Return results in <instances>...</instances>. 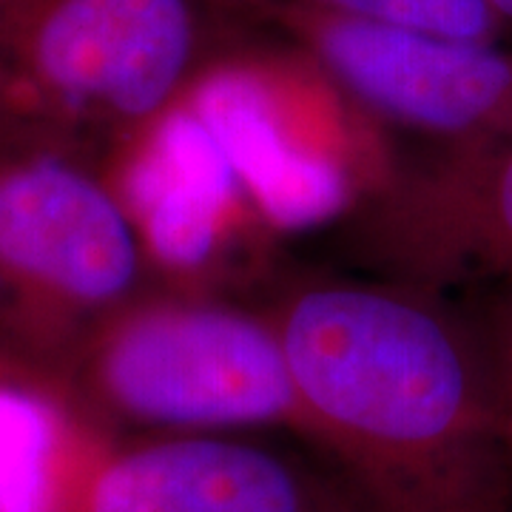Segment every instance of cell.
Wrapping results in <instances>:
<instances>
[{
    "instance_id": "1",
    "label": "cell",
    "mask_w": 512,
    "mask_h": 512,
    "mask_svg": "<svg viewBox=\"0 0 512 512\" xmlns=\"http://www.w3.org/2000/svg\"><path fill=\"white\" fill-rule=\"evenodd\" d=\"M302 436L370 512H512L476 319L379 276L296 282L265 308Z\"/></svg>"
},
{
    "instance_id": "2",
    "label": "cell",
    "mask_w": 512,
    "mask_h": 512,
    "mask_svg": "<svg viewBox=\"0 0 512 512\" xmlns=\"http://www.w3.org/2000/svg\"><path fill=\"white\" fill-rule=\"evenodd\" d=\"M225 0H6L0 146L66 151L106 174L222 55Z\"/></svg>"
},
{
    "instance_id": "3",
    "label": "cell",
    "mask_w": 512,
    "mask_h": 512,
    "mask_svg": "<svg viewBox=\"0 0 512 512\" xmlns=\"http://www.w3.org/2000/svg\"><path fill=\"white\" fill-rule=\"evenodd\" d=\"M109 436H302V402L268 311L157 282L106 313L40 379Z\"/></svg>"
},
{
    "instance_id": "4",
    "label": "cell",
    "mask_w": 512,
    "mask_h": 512,
    "mask_svg": "<svg viewBox=\"0 0 512 512\" xmlns=\"http://www.w3.org/2000/svg\"><path fill=\"white\" fill-rule=\"evenodd\" d=\"M163 282L100 165L0 146V367L40 382L114 308Z\"/></svg>"
},
{
    "instance_id": "5",
    "label": "cell",
    "mask_w": 512,
    "mask_h": 512,
    "mask_svg": "<svg viewBox=\"0 0 512 512\" xmlns=\"http://www.w3.org/2000/svg\"><path fill=\"white\" fill-rule=\"evenodd\" d=\"M225 3L311 57L373 123L441 148L512 143L510 40L345 18L293 0Z\"/></svg>"
},
{
    "instance_id": "6",
    "label": "cell",
    "mask_w": 512,
    "mask_h": 512,
    "mask_svg": "<svg viewBox=\"0 0 512 512\" xmlns=\"http://www.w3.org/2000/svg\"><path fill=\"white\" fill-rule=\"evenodd\" d=\"M342 248L370 276L433 293L512 276V143L396 157L356 202Z\"/></svg>"
},
{
    "instance_id": "7",
    "label": "cell",
    "mask_w": 512,
    "mask_h": 512,
    "mask_svg": "<svg viewBox=\"0 0 512 512\" xmlns=\"http://www.w3.org/2000/svg\"><path fill=\"white\" fill-rule=\"evenodd\" d=\"M63 512H370L328 461L242 433L109 436L94 427Z\"/></svg>"
},
{
    "instance_id": "8",
    "label": "cell",
    "mask_w": 512,
    "mask_h": 512,
    "mask_svg": "<svg viewBox=\"0 0 512 512\" xmlns=\"http://www.w3.org/2000/svg\"><path fill=\"white\" fill-rule=\"evenodd\" d=\"M345 18L376 20L410 26L421 32L473 37V40H510L512 32L481 0H293Z\"/></svg>"
},
{
    "instance_id": "9",
    "label": "cell",
    "mask_w": 512,
    "mask_h": 512,
    "mask_svg": "<svg viewBox=\"0 0 512 512\" xmlns=\"http://www.w3.org/2000/svg\"><path fill=\"white\" fill-rule=\"evenodd\" d=\"M476 322L490 367L498 430L512 470V276L495 282L490 308Z\"/></svg>"
},
{
    "instance_id": "10",
    "label": "cell",
    "mask_w": 512,
    "mask_h": 512,
    "mask_svg": "<svg viewBox=\"0 0 512 512\" xmlns=\"http://www.w3.org/2000/svg\"><path fill=\"white\" fill-rule=\"evenodd\" d=\"M481 3L512 32V0H481Z\"/></svg>"
},
{
    "instance_id": "11",
    "label": "cell",
    "mask_w": 512,
    "mask_h": 512,
    "mask_svg": "<svg viewBox=\"0 0 512 512\" xmlns=\"http://www.w3.org/2000/svg\"><path fill=\"white\" fill-rule=\"evenodd\" d=\"M3 3H6V0H0V6H3Z\"/></svg>"
}]
</instances>
